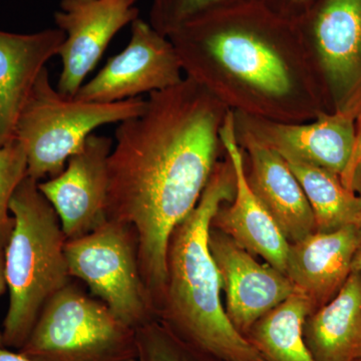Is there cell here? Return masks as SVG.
Wrapping results in <instances>:
<instances>
[{
    "mask_svg": "<svg viewBox=\"0 0 361 361\" xmlns=\"http://www.w3.org/2000/svg\"><path fill=\"white\" fill-rule=\"evenodd\" d=\"M303 336L315 361H355L361 344L360 272H351L334 298L308 316Z\"/></svg>",
    "mask_w": 361,
    "mask_h": 361,
    "instance_id": "cell-18",
    "label": "cell"
},
{
    "mask_svg": "<svg viewBox=\"0 0 361 361\" xmlns=\"http://www.w3.org/2000/svg\"><path fill=\"white\" fill-rule=\"evenodd\" d=\"M168 37L185 77L230 111L289 123L329 113L295 21L258 0L202 14Z\"/></svg>",
    "mask_w": 361,
    "mask_h": 361,
    "instance_id": "cell-2",
    "label": "cell"
},
{
    "mask_svg": "<svg viewBox=\"0 0 361 361\" xmlns=\"http://www.w3.org/2000/svg\"><path fill=\"white\" fill-rule=\"evenodd\" d=\"M27 176L25 148L13 140L0 148V247L6 248L14 227L11 201Z\"/></svg>",
    "mask_w": 361,
    "mask_h": 361,
    "instance_id": "cell-22",
    "label": "cell"
},
{
    "mask_svg": "<svg viewBox=\"0 0 361 361\" xmlns=\"http://www.w3.org/2000/svg\"><path fill=\"white\" fill-rule=\"evenodd\" d=\"M145 104L142 97L103 104L66 97L51 85L44 68L21 111L14 134V140L25 148L27 177L40 182L61 174L94 130L139 115Z\"/></svg>",
    "mask_w": 361,
    "mask_h": 361,
    "instance_id": "cell-5",
    "label": "cell"
},
{
    "mask_svg": "<svg viewBox=\"0 0 361 361\" xmlns=\"http://www.w3.org/2000/svg\"><path fill=\"white\" fill-rule=\"evenodd\" d=\"M360 198H361V196H360Z\"/></svg>",
    "mask_w": 361,
    "mask_h": 361,
    "instance_id": "cell-31",
    "label": "cell"
},
{
    "mask_svg": "<svg viewBox=\"0 0 361 361\" xmlns=\"http://www.w3.org/2000/svg\"><path fill=\"white\" fill-rule=\"evenodd\" d=\"M236 134L249 135L279 154L285 161L317 166L341 177L355 145L356 116L324 113L302 123L273 122L233 111Z\"/></svg>",
    "mask_w": 361,
    "mask_h": 361,
    "instance_id": "cell-11",
    "label": "cell"
},
{
    "mask_svg": "<svg viewBox=\"0 0 361 361\" xmlns=\"http://www.w3.org/2000/svg\"><path fill=\"white\" fill-rule=\"evenodd\" d=\"M236 137L248 161L245 174L249 187L287 241L295 243L316 232L312 208L286 161L249 135L236 134Z\"/></svg>",
    "mask_w": 361,
    "mask_h": 361,
    "instance_id": "cell-15",
    "label": "cell"
},
{
    "mask_svg": "<svg viewBox=\"0 0 361 361\" xmlns=\"http://www.w3.org/2000/svg\"><path fill=\"white\" fill-rule=\"evenodd\" d=\"M353 272L361 273V243L356 251L355 258L353 261Z\"/></svg>",
    "mask_w": 361,
    "mask_h": 361,
    "instance_id": "cell-28",
    "label": "cell"
},
{
    "mask_svg": "<svg viewBox=\"0 0 361 361\" xmlns=\"http://www.w3.org/2000/svg\"><path fill=\"white\" fill-rule=\"evenodd\" d=\"M356 121H357V125H356L355 149H353L350 163H349L345 173H344V175L341 177V180L344 186L348 188L349 190H353V191L355 173L361 164V113L358 115Z\"/></svg>",
    "mask_w": 361,
    "mask_h": 361,
    "instance_id": "cell-25",
    "label": "cell"
},
{
    "mask_svg": "<svg viewBox=\"0 0 361 361\" xmlns=\"http://www.w3.org/2000/svg\"><path fill=\"white\" fill-rule=\"evenodd\" d=\"M7 289V282L6 276V259H4V249L0 247V295L4 293ZM0 346L4 345L2 341V334L0 332Z\"/></svg>",
    "mask_w": 361,
    "mask_h": 361,
    "instance_id": "cell-26",
    "label": "cell"
},
{
    "mask_svg": "<svg viewBox=\"0 0 361 361\" xmlns=\"http://www.w3.org/2000/svg\"><path fill=\"white\" fill-rule=\"evenodd\" d=\"M210 92L185 77L146 99L120 123L109 157L106 217L130 225L154 307L167 283L169 241L200 200L220 154L230 113Z\"/></svg>",
    "mask_w": 361,
    "mask_h": 361,
    "instance_id": "cell-1",
    "label": "cell"
},
{
    "mask_svg": "<svg viewBox=\"0 0 361 361\" xmlns=\"http://www.w3.org/2000/svg\"><path fill=\"white\" fill-rule=\"evenodd\" d=\"M209 247L226 292V314L242 336L295 291L286 274L269 264L261 265L229 235L212 226Z\"/></svg>",
    "mask_w": 361,
    "mask_h": 361,
    "instance_id": "cell-13",
    "label": "cell"
},
{
    "mask_svg": "<svg viewBox=\"0 0 361 361\" xmlns=\"http://www.w3.org/2000/svg\"><path fill=\"white\" fill-rule=\"evenodd\" d=\"M261 4L287 20L297 21L320 0H259Z\"/></svg>",
    "mask_w": 361,
    "mask_h": 361,
    "instance_id": "cell-24",
    "label": "cell"
},
{
    "mask_svg": "<svg viewBox=\"0 0 361 361\" xmlns=\"http://www.w3.org/2000/svg\"><path fill=\"white\" fill-rule=\"evenodd\" d=\"M315 308L307 296L294 291L249 330V341L266 361H315L306 346L304 323Z\"/></svg>",
    "mask_w": 361,
    "mask_h": 361,
    "instance_id": "cell-19",
    "label": "cell"
},
{
    "mask_svg": "<svg viewBox=\"0 0 361 361\" xmlns=\"http://www.w3.org/2000/svg\"><path fill=\"white\" fill-rule=\"evenodd\" d=\"M183 73L170 39L137 18L130 25V39L125 49L109 59L75 97L92 103L127 101L179 84L185 78Z\"/></svg>",
    "mask_w": 361,
    "mask_h": 361,
    "instance_id": "cell-9",
    "label": "cell"
},
{
    "mask_svg": "<svg viewBox=\"0 0 361 361\" xmlns=\"http://www.w3.org/2000/svg\"><path fill=\"white\" fill-rule=\"evenodd\" d=\"M65 39L56 27L33 33L0 30V148L13 141L33 85Z\"/></svg>",
    "mask_w": 361,
    "mask_h": 361,
    "instance_id": "cell-17",
    "label": "cell"
},
{
    "mask_svg": "<svg viewBox=\"0 0 361 361\" xmlns=\"http://www.w3.org/2000/svg\"><path fill=\"white\" fill-rule=\"evenodd\" d=\"M221 140L234 167L236 190L229 205L220 207L211 226L229 235L240 246L264 258L268 264L285 274L290 243L249 187L232 111L221 130Z\"/></svg>",
    "mask_w": 361,
    "mask_h": 361,
    "instance_id": "cell-14",
    "label": "cell"
},
{
    "mask_svg": "<svg viewBox=\"0 0 361 361\" xmlns=\"http://www.w3.org/2000/svg\"><path fill=\"white\" fill-rule=\"evenodd\" d=\"M329 113H361V0H320L295 21Z\"/></svg>",
    "mask_w": 361,
    "mask_h": 361,
    "instance_id": "cell-8",
    "label": "cell"
},
{
    "mask_svg": "<svg viewBox=\"0 0 361 361\" xmlns=\"http://www.w3.org/2000/svg\"><path fill=\"white\" fill-rule=\"evenodd\" d=\"M71 277L82 280L126 326L153 322L156 310L142 280L135 230L106 220L89 234L66 242Z\"/></svg>",
    "mask_w": 361,
    "mask_h": 361,
    "instance_id": "cell-7",
    "label": "cell"
},
{
    "mask_svg": "<svg viewBox=\"0 0 361 361\" xmlns=\"http://www.w3.org/2000/svg\"><path fill=\"white\" fill-rule=\"evenodd\" d=\"M307 197L316 232L336 231L348 225H361V198L344 186L338 175L317 166L286 161Z\"/></svg>",
    "mask_w": 361,
    "mask_h": 361,
    "instance_id": "cell-20",
    "label": "cell"
},
{
    "mask_svg": "<svg viewBox=\"0 0 361 361\" xmlns=\"http://www.w3.org/2000/svg\"><path fill=\"white\" fill-rule=\"evenodd\" d=\"M247 1L252 0H151L149 23L169 37L197 16Z\"/></svg>",
    "mask_w": 361,
    "mask_h": 361,
    "instance_id": "cell-23",
    "label": "cell"
},
{
    "mask_svg": "<svg viewBox=\"0 0 361 361\" xmlns=\"http://www.w3.org/2000/svg\"><path fill=\"white\" fill-rule=\"evenodd\" d=\"M113 146L111 137L90 135L61 174L37 184L58 214L66 241L89 234L108 220V167Z\"/></svg>",
    "mask_w": 361,
    "mask_h": 361,
    "instance_id": "cell-12",
    "label": "cell"
},
{
    "mask_svg": "<svg viewBox=\"0 0 361 361\" xmlns=\"http://www.w3.org/2000/svg\"><path fill=\"white\" fill-rule=\"evenodd\" d=\"M235 190L234 167L226 154L194 210L171 235L161 301L173 331L195 348L222 361H266L226 314L222 280L209 247L214 217L223 204L233 200Z\"/></svg>",
    "mask_w": 361,
    "mask_h": 361,
    "instance_id": "cell-3",
    "label": "cell"
},
{
    "mask_svg": "<svg viewBox=\"0 0 361 361\" xmlns=\"http://www.w3.org/2000/svg\"><path fill=\"white\" fill-rule=\"evenodd\" d=\"M137 0H61L54 14L66 39L56 90L75 97L116 33L139 18Z\"/></svg>",
    "mask_w": 361,
    "mask_h": 361,
    "instance_id": "cell-10",
    "label": "cell"
},
{
    "mask_svg": "<svg viewBox=\"0 0 361 361\" xmlns=\"http://www.w3.org/2000/svg\"><path fill=\"white\" fill-rule=\"evenodd\" d=\"M140 361H202L200 349L155 320L135 330Z\"/></svg>",
    "mask_w": 361,
    "mask_h": 361,
    "instance_id": "cell-21",
    "label": "cell"
},
{
    "mask_svg": "<svg viewBox=\"0 0 361 361\" xmlns=\"http://www.w3.org/2000/svg\"><path fill=\"white\" fill-rule=\"evenodd\" d=\"M0 361H37L21 353H14L11 349L0 346Z\"/></svg>",
    "mask_w": 361,
    "mask_h": 361,
    "instance_id": "cell-27",
    "label": "cell"
},
{
    "mask_svg": "<svg viewBox=\"0 0 361 361\" xmlns=\"http://www.w3.org/2000/svg\"><path fill=\"white\" fill-rule=\"evenodd\" d=\"M355 361H361V344L360 348H358L357 353H356Z\"/></svg>",
    "mask_w": 361,
    "mask_h": 361,
    "instance_id": "cell-29",
    "label": "cell"
},
{
    "mask_svg": "<svg viewBox=\"0 0 361 361\" xmlns=\"http://www.w3.org/2000/svg\"><path fill=\"white\" fill-rule=\"evenodd\" d=\"M26 177L14 192V227L4 248L9 306L2 330L4 348L20 350L45 303L71 282L66 238L54 207Z\"/></svg>",
    "mask_w": 361,
    "mask_h": 361,
    "instance_id": "cell-4",
    "label": "cell"
},
{
    "mask_svg": "<svg viewBox=\"0 0 361 361\" xmlns=\"http://www.w3.org/2000/svg\"><path fill=\"white\" fill-rule=\"evenodd\" d=\"M360 243L361 225L312 233L289 245L285 274L316 310L336 295L353 272Z\"/></svg>",
    "mask_w": 361,
    "mask_h": 361,
    "instance_id": "cell-16",
    "label": "cell"
},
{
    "mask_svg": "<svg viewBox=\"0 0 361 361\" xmlns=\"http://www.w3.org/2000/svg\"><path fill=\"white\" fill-rule=\"evenodd\" d=\"M18 353L37 361H128L137 358V337L70 282L45 303Z\"/></svg>",
    "mask_w": 361,
    "mask_h": 361,
    "instance_id": "cell-6",
    "label": "cell"
},
{
    "mask_svg": "<svg viewBox=\"0 0 361 361\" xmlns=\"http://www.w3.org/2000/svg\"><path fill=\"white\" fill-rule=\"evenodd\" d=\"M128 361H140V360H137V358H134V360H128Z\"/></svg>",
    "mask_w": 361,
    "mask_h": 361,
    "instance_id": "cell-30",
    "label": "cell"
}]
</instances>
